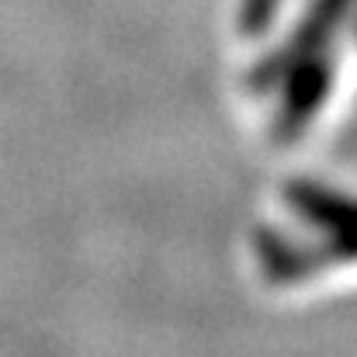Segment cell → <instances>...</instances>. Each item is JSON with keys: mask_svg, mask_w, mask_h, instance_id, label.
Listing matches in <instances>:
<instances>
[{"mask_svg": "<svg viewBox=\"0 0 357 357\" xmlns=\"http://www.w3.org/2000/svg\"><path fill=\"white\" fill-rule=\"evenodd\" d=\"M288 202L305 219L323 226L330 236L319 246H291L288 239L264 236L260 239V257H264V267H267V274L274 281H295V278H305V274L319 271L323 264L357 260V202L354 198H344V195L326 191L319 184L295 181L288 188Z\"/></svg>", "mask_w": 357, "mask_h": 357, "instance_id": "obj_1", "label": "cell"}, {"mask_svg": "<svg viewBox=\"0 0 357 357\" xmlns=\"http://www.w3.org/2000/svg\"><path fill=\"white\" fill-rule=\"evenodd\" d=\"M274 10H278V0H246L243 28H246V31H264Z\"/></svg>", "mask_w": 357, "mask_h": 357, "instance_id": "obj_4", "label": "cell"}, {"mask_svg": "<svg viewBox=\"0 0 357 357\" xmlns=\"http://www.w3.org/2000/svg\"><path fill=\"white\" fill-rule=\"evenodd\" d=\"M288 77H291V80H288V94H284L281 115H278V125H274L278 139H291V135H298V132L312 121L316 108L323 105V98H326V91H330L333 59H330L326 49H323V52H312V56L302 59Z\"/></svg>", "mask_w": 357, "mask_h": 357, "instance_id": "obj_3", "label": "cell"}, {"mask_svg": "<svg viewBox=\"0 0 357 357\" xmlns=\"http://www.w3.org/2000/svg\"><path fill=\"white\" fill-rule=\"evenodd\" d=\"M351 3H354V0H312L309 14L298 21V28H295V35L288 38V45L278 49L274 56H267V59L257 66V73H253L257 91H267L271 84H278L281 77H288L302 59H309L312 52H323L326 42H330V35L337 31V24H340L344 14L351 10Z\"/></svg>", "mask_w": 357, "mask_h": 357, "instance_id": "obj_2", "label": "cell"}]
</instances>
